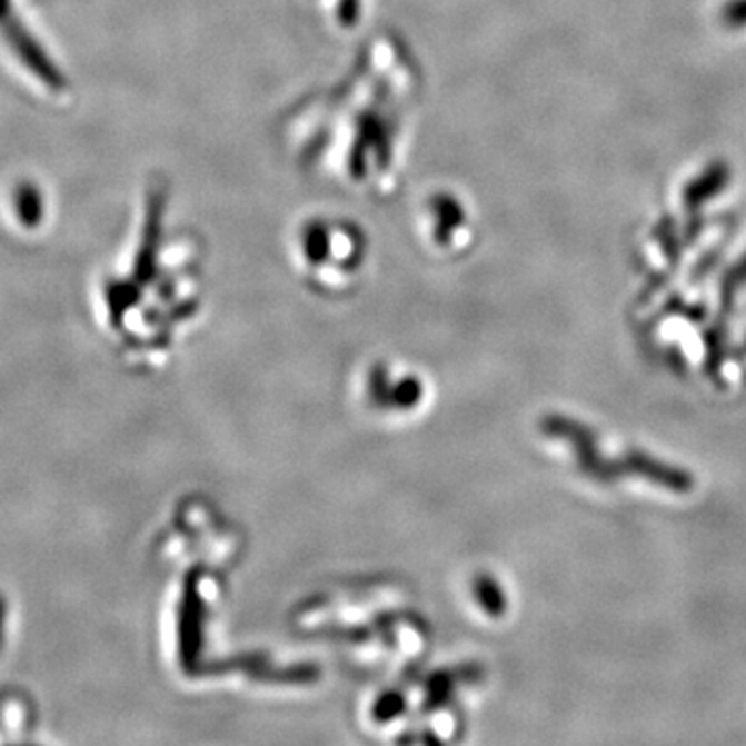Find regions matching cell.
<instances>
[{"instance_id": "cell-1", "label": "cell", "mask_w": 746, "mask_h": 746, "mask_svg": "<svg viewBox=\"0 0 746 746\" xmlns=\"http://www.w3.org/2000/svg\"><path fill=\"white\" fill-rule=\"evenodd\" d=\"M9 36H11V40L16 42V48L21 52V57L26 59L28 64H31V69L36 67V71H38L40 76L44 77V79H50V81H54V79H52V69L48 67L47 59L38 52V47L31 42L28 36H26V31H21L19 28H13Z\"/></svg>"}, {"instance_id": "cell-2", "label": "cell", "mask_w": 746, "mask_h": 746, "mask_svg": "<svg viewBox=\"0 0 746 746\" xmlns=\"http://www.w3.org/2000/svg\"><path fill=\"white\" fill-rule=\"evenodd\" d=\"M17 210H19V218L23 225L28 227H36L42 218V201H40V196L38 191L26 185L19 189L17 193Z\"/></svg>"}]
</instances>
